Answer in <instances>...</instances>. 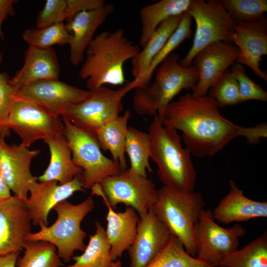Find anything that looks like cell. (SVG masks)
<instances>
[{"instance_id": "6da1fadb", "label": "cell", "mask_w": 267, "mask_h": 267, "mask_svg": "<svg viewBox=\"0 0 267 267\" xmlns=\"http://www.w3.org/2000/svg\"><path fill=\"white\" fill-rule=\"evenodd\" d=\"M161 123L182 133V139L197 157H212L236 137L244 136L246 128L224 118L209 95L193 96L188 93L171 102Z\"/></svg>"}, {"instance_id": "7a4b0ae2", "label": "cell", "mask_w": 267, "mask_h": 267, "mask_svg": "<svg viewBox=\"0 0 267 267\" xmlns=\"http://www.w3.org/2000/svg\"><path fill=\"white\" fill-rule=\"evenodd\" d=\"M139 46L130 41L124 30L105 31L97 35L88 45L87 58L79 72L87 79L89 90H95L105 84L123 85L126 81L124 63L140 51Z\"/></svg>"}, {"instance_id": "3957f363", "label": "cell", "mask_w": 267, "mask_h": 267, "mask_svg": "<svg viewBox=\"0 0 267 267\" xmlns=\"http://www.w3.org/2000/svg\"><path fill=\"white\" fill-rule=\"evenodd\" d=\"M148 133L152 143L150 158L157 166V174L164 186L182 192L194 191L197 172L191 153L181 145L178 131L163 126L156 115Z\"/></svg>"}, {"instance_id": "277c9868", "label": "cell", "mask_w": 267, "mask_h": 267, "mask_svg": "<svg viewBox=\"0 0 267 267\" xmlns=\"http://www.w3.org/2000/svg\"><path fill=\"white\" fill-rule=\"evenodd\" d=\"M179 56L170 54L156 69L154 81L144 88H137L133 96V107L139 115H157L161 121L165 109L183 89H194L198 74L192 65L179 64Z\"/></svg>"}, {"instance_id": "5b68a950", "label": "cell", "mask_w": 267, "mask_h": 267, "mask_svg": "<svg viewBox=\"0 0 267 267\" xmlns=\"http://www.w3.org/2000/svg\"><path fill=\"white\" fill-rule=\"evenodd\" d=\"M204 205L200 192H182L163 186L158 189L151 209L170 233L181 241L186 252L196 257L194 228Z\"/></svg>"}, {"instance_id": "8992f818", "label": "cell", "mask_w": 267, "mask_h": 267, "mask_svg": "<svg viewBox=\"0 0 267 267\" xmlns=\"http://www.w3.org/2000/svg\"><path fill=\"white\" fill-rule=\"evenodd\" d=\"M94 207V201L91 196L77 205L63 200L53 208L57 215L55 222L49 226L40 225L41 229L29 233L26 241H44L51 243L56 247L59 258L68 263L76 250L84 252L85 250L84 240L87 233L81 228V223Z\"/></svg>"}, {"instance_id": "52a82bcc", "label": "cell", "mask_w": 267, "mask_h": 267, "mask_svg": "<svg viewBox=\"0 0 267 267\" xmlns=\"http://www.w3.org/2000/svg\"><path fill=\"white\" fill-rule=\"evenodd\" d=\"M62 120L63 134L71 148L72 161L83 170L80 175L84 188H91L103 178L122 171L117 163L102 153L93 133Z\"/></svg>"}, {"instance_id": "ba28073f", "label": "cell", "mask_w": 267, "mask_h": 267, "mask_svg": "<svg viewBox=\"0 0 267 267\" xmlns=\"http://www.w3.org/2000/svg\"><path fill=\"white\" fill-rule=\"evenodd\" d=\"M187 12L195 20L196 31L191 48L178 61L183 67L192 66L194 56L206 46L219 42L231 43L236 25L220 0H191Z\"/></svg>"}, {"instance_id": "9c48e42d", "label": "cell", "mask_w": 267, "mask_h": 267, "mask_svg": "<svg viewBox=\"0 0 267 267\" xmlns=\"http://www.w3.org/2000/svg\"><path fill=\"white\" fill-rule=\"evenodd\" d=\"M134 89L132 81L117 89L104 86L90 91L82 100L69 106L61 115L74 126L93 133L105 123L120 115L123 110V98Z\"/></svg>"}, {"instance_id": "30bf717a", "label": "cell", "mask_w": 267, "mask_h": 267, "mask_svg": "<svg viewBox=\"0 0 267 267\" xmlns=\"http://www.w3.org/2000/svg\"><path fill=\"white\" fill-rule=\"evenodd\" d=\"M91 195L101 197L112 208L120 204L134 208L139 217L146 214L156 200L158 190L147 177L128 170L107 177L91 188Z\"/></svg>"}, {"instance_id": "8fae6325", "label": "cell", "mask_w": 267, "mask_h": 267, "mask_svg": "<svg viewBox=\"0 0 267 267\" xmlns=\"http://www.w3.org/2000/svg\"><path fill=\"white\" fill-rule=\"evenodd\" d=\"M246 233L240 224L226 228L215 220L212 211L204 209L194 228L196 258L214 267H219L228 255L238 249L239 238Z\"/></svg>"}, {"instance_id": "7c38bea8", "label": "cell", "mask_w": 267, "mask_h": 267, "mask_svg": "<svg viewBox=\"0 0 267 267\" xmlns=\"http://www.w3.org/2000/svg\"><path fill=\"white\" fill-rule=\"evenodd\" d=\"M9 127L20 137L21 144L30 147L39 139L63 134L64 124L54 115L31 101L17 97L11 108Z\"/></svg>"}, {"instance_id": "4fadbf2b", "label": "cell", "mask_w": 267, "mask_h": 267, "mask_svg": "<svg viewBox=\"0 0 267 267\" xmlns=\"http://www.w3.org/2000/svg\"><path fill=\"white\" fill-rule=\"evenodd\" d=\"M90 92L59 79H47L21 87L17 90L16 94L20 98L35 103L54 115L61 116L67 107L82 100Z\"/></svg>"}, {"instance_id": "5bb4252c", "label": "cell", "mask_w": 267, "mask_h": 267, "mask_svg": "<svg viewBox=\"0 0 267 267\" xmlns=\"http://www.w3.org/2000/svg\"><path fill=\"white\" fill-rule=\"evenodd\" d=\"M239 54L237 46L223 42L211 44L200 50L192 61L198 80L191 95L194 97L207 95L211 87L235 62Z\"/></svg>"}, {"instance_id": "9a60e30c", "label": "cell", "mask_w": 267, "mask_h": 267, "mask_svg": "<svg viewBox=\"0 0 267 267\" xmlns=\"http://www.w3.org/2000/svg\"><path fill=\"white\" fill-rule=\"evenodd\" d=\"M40 153L20 144H8L4 140L0 149V170L3 179L14 195L26 202L28 194L37 177L30 170L32 160Z\"/></svg>"}, {"instance_id": "2e32d148", "label": "cell", "mask_w": 267, "mask_h": 267, "mask_svg": "<svg viewBox=\"0 0 267 267\" xmlns=\"http://www.w3.org/2000/svg\"><path fill=\"white\" fill-rule=\"evenodd\" d=\"M32 222L25 202L15 195L0 201V256L24 249Z\"/></svg>"}, {"instance_id": "e0dca14e", "label": "cell", "mask_w": 267, "mask_h": 267, "mask_svg": "<svg viewBox=\"0 0 267 267\" xmlns=\"http://www.w3.org/2000/svg\"><path fill=\"white\" fill-rule=\"evenodd\" d=\"M171 236L150 208L139 217L134 240L128 249L130 267H145L163 249Z\"/></svg>"}, {"instance_id": "ac0fdd59", "label": "cell", "mask_w": 267, "mask_h": 267, "mask_svg": "<svg viewBox=\"0 0 267 267\" xmlns=\"http://www.w3.org/2000/svg\"><path fill=\"white\" fill-rule=\"evenodd\" d=\"M240 54L235 63L249 67L261 79L267 82V74L260 68L262 57L267 55V18L255 22L236 24L230 39Z\"/></svg>"}, {"instance_id": "d6986e66", "label": "cell", "mask_w": 267, "mask_h": 267, "mask_svg": "<svg viewBox=\"0 0 267 267\" xmlns=\"http://www.w3.org/2000/svg\"><path fill=\"white\" fill-rule=\"evenodd\" d=\"M57 183L54 180L35 181L31 185L30 196L26 204L35 225L47 226L49 213L56 204L67 200L76 191H84L80 174L68 183Z\"/></svg>"}, {"instance_id": "ffe728a7", "label": "cell", "mask_w": 267, "mask_h": 267, "mask_svg": "<svg viewBox=\"0 0 267 267\" xmlns=\"http://www.w3.org/2000/svg\"><path fill=\"white\" fill-rule=\"evenodd\" d=\"M114 10L112 4L105 3L95 9L80 12L67 20L65 26L71 36L69 59L72 65L76 66L82 61L97 29Z\"/></svg>"}, {"instance_id": "44dd1931", "label": "cell", "mask_w": 267, "mask_h": 267, "mask_svg": "<svg viewBox=\"0 0 267 267\" xmlns=\"http://www.w3.org/2000/svg\"><path fill=\"white\" fill-rule=\"evenodd\" d=\"M229 187L228 193L212 211L216 221L229 224L267 217V201H257L247 198L231 179L229 181Z\"/></svg>"}, {"instance_id": "7402d4cb", "label": "cell", "mask_w": 267, "mask_h": 267, "mask_svg": "<svg viewBox=\"0 0 267 267\" xmlns=\"http://www.w3.org/2000/svg\"><path fill=\"white\" fill-rule=\"evenodd\" d=\"M60 70L56 53L52 47L29 46L23 67L10 79L17 90L30 83L47 79H59Z\"/></svg>"}, {"instance_id": "603a6c76", "label": "cell", "mask_w": 267, "mask_h": 267, "mask_svg": "<svg viewBox=\"0 0 267 267\" xmlns=\"http://www.w3.org/2000/svg\"><path fill=\"white\" fill-rule=\"evenodd\" d=\"M104 204L108 208L105 232L111 246L112 260L115 262L133 243L139 217L132 207H128L123 212H116L108 203Z\"/></svg>"}, {"instance_id": "cb8c5ba5", "label": "cell", "mask_w": 267, "mask_h": 267, "mask_svg": "<svg viewBox=\"0 0 267 267\" xmlns=\"http://www.w3.org/2000/svg\"><path fill=\"white\" fill-rule=\"evenodd\" d=\"M44 141L49 147L50 159L43 174L37 177L39 181L54 180L63 184L82 172V169L72 161L71 149L63 134L47 137Z\"/></svg>"}, {"instance_id": "d4e9b609", "label": "cell", "mask_w": 267, "mask_h": 267, "mask_svg": "<svg viewBox=\"0 0 267 267\" xmlns=\"http://www.w3.org/2000/svg\"><path fill=\"white\" fill-rule=\"evenodd\" d=\"M130 117L131 112L128 110L93 132L101 149L104 151H110L113 160L119 165L122 171L128 167L125 143Z\"/></svg>"}, {"instance_id": "484cf974", "label": "cell", "mask_w": 267, "mask_h": 267, "mask_svg": "<svg viewBox=\"0 0 267 267\" xmlns=\"http://www.w3.org/2000/svg\"><path fill=\"white\" fill-rule=\"evenodd\" d=\"M191 0H162L143 6L139 10L141 32L139 45L143 48L158 27L171 17L187 11Z\"/></svg>"}, {"instance_id": "4316f807", "label": "cell", "mask_w": 267, "mask_h": 267, "mask_svg": "<svg viewBox=\"0 0 267 267\" xmlns=\"http://www.w3.org/2000/svg\"><path fill=\"white\" fill-rule=\"evenodd\" d=\"M183 14L171 17L161 23L143 49L132 59L134 80L138 79L147 71L152 60L178 27Z\"/></svg>"}, {"instance_id": "83f0119b", "label": "cell", "mask_w": 267, "mask_h": 267, "mask_svg": "<svg viewBox=\"0 0 267 267\" xmlns=\"http://www.w3.org/2000/svg\"><path fill=\"white\" fill-rule=\"evenodd\" d=\"M151 152L152 143L148 133L132 126L128 127L125 152L128 155L130 161L129 172L147 177V171L149 173L153 172L149 162Z\"/></svg>"}, {"instance_id": "f1b7e54d", "label": "cell", "mask_w": 267, "mask_h": 267, "mask_svg": "<svg viewBox=\"0 0 267 267\" xmlns=\"http://www.w3.org/2000/svg\"><path fill=\"white\" fill-rule=\"evenodd\" d=\"M95 233L89 237V243L84 253L72 258L75 263L64 267H111L114 261L111 255V246L105 229L101 224L95 222Z\"/></svg>"}, {"instance_id": "f546056e", "label": "cell", "mask_w": 267, "mask_h": 267, "mask_svg": "<svg viewBox=\"0 0 267 267\" xmlns=\"http://www.w3.org/2000/svg\"><path fill=\"white\" fill-rule=\"evenodd\" d=\"M192 18L187 11L184 13L182 19L174 32L151 63L147 71L141 77L132 83L134 89L144 88L150 83L153 73L159 65L185 40L191 37Z\"/></svg>"}, {"instance_id": "4dcf8cb0", "label": "cell", "mask_w": 267, "mask_h": 267, "mask_svg": "<svg viewBox=\"0 0 267 267\" xmlns=\"http://www.w3.org/2000/svg\"><path fill=\"white\" fill-rule=\"evenodd\" d=\"M219 267H267V232L228 255Z\"/></svg>"}, {"instance_id": "1f68e13d", "label": "cell", "mask_w": 267, "mask_h": 267, "mask_svg": "<svg viewBox=\"0 0 267 267\" xmlns=\"http://www.w3.org/2000/svg\"><path fill=\"white\" fill-rule=\"evenodd\" d=\"M145 267H214L190 256L183 245L172 235L170 240Z\"/></svg>"}, {"instance_id": "d6a6232c", "label": "cell", "mask_w": 267, "mask_h": 267, "mask_svg": "<svg viewBox=\"0 0 267 267\" xmlns=\"http://www.w3.org/2000/svg\"><path fill=\"white\" fill-rule=\"evenodd\" d=\"M22 257L18 258L17 267H60L61 265L56 247L44 241H26Z\"/></svg>"}, {"instance_id": "836d02e7", "label": "cell", "mask_w": 267, "mask_h": 267, "mask_svg": "<svg viewBox=\"0 0 267 267\" xmlns=\"http://www.w3.org/2000/svg\"><path fill=\"white\" fill-rule=\"evenodd\" d=\"M84 8L81 0H47L37 16L36 27L43 28L64 22Z\"/></svg>"}, {"instance_id": "e575fe53", "label": "cell", "mask_w": 267, "mask_h": 267, "mask_svg": "<svg viewBox=\"0 0 267 267\" xmlns=\"http://www.w3.org/2000/svg\"><path fill=\"white\" fill-rule=\"evenodd\" d=\"M22 37L29 46L46 48L55 44H69L71 36L65 24L60 22L43 28L26 29Z\"/></svg>"}, {"instance_id": "d590c367", "label": "cell", "mask_w": 267, "mask_h": 267, "mask_svg": "<svg viewBox=\"0 0 267 267\" xmlns=\"http://www.w3.org/2000/svg\"><path fill=\"white\" fill-rule=\"evenodd\" d=\"M225 10L236 24L257 22L265 17L267 0H220Z\"/></svg>"}, {"instance_id": "8d00e7d4", "label": "cell", "mask_w": 267, "mask_h": 267, "mask_svg": "<svg viewBox=\"0 0 267 267\" xmlns=\"http://www.w3.org/2000/svg\"><path fill=\"white\" fill-rule=\"evenodd\" d=\"M210 89L209 95L214 99L219 107L240 103L238 84L230 70H226Z\"/></svg>"}, {"instance_id": "74e56055", "label": "cell", "mask_w": 267, "mask_h": 267, "mask_svg": "<svg viewBox=\"0 0 267 267\" xmlns=\"http://www.w3.org/2000/svg\"><path fill=\"white\" fill-rule=\"evenodd\" d=\"M2 54H0V64ZM10 78L6 72H0V137L10 135L8 120L12 106L18 97L17 89L11 85Z\"/></svg>"}, {"instance_id": "f35d334b", "label": "cell", "mask_w": 267, "mask_h": 267, "mask_svg": "<svg viewBox=\"0 0 267 267\" xmlns=\"http://www.w3.org/2000/svg\"><path fill=\"white\" fill-rule=\"evenodd\" d=\"M231 66L238 84L240 103L252 99L267 101V92L248 76L243 65L234 63Z\"/></svg>"}, {"instance_id": "ab89813d", "label": "cell", "mask_w": 267, "mask_h": 267, "mask_svg": "<svg viewBox=\"0 0 267 267\" xmlns=\"http://www.w3.org/2000/svg\"><path fill=\"white\" fill-rule=\"evenodd\" d=\"M267 136V125L264 122L254 127H248L245 137L247 142L251 144H256L260 142V138Z\"/></svg>"}, {"instance_id": "60d3db41", "label": "cell", "mask_w": 267, "mask_h": 267, "mask_svg": "<svg viewBox=\"0 0 267 267\" xmlns=\"http://www.w3.org/2000/svg\"><path fill=\"white\" fill-rule=\"evenodd\" d=\"M17 1L16 0H0V39L2 40H4V34L1 29L2 23L8 16L15 15L13 5Z\"/></svg>"}, {"instance_id": "b9f144b4", "label": "cell", "mask_w": 267, "mask_h": 267, "mask_svg": "<svg viewBox=\"0 0 267 267\" xmlns=\"http://www.w3.org/2000/svg\"><path fill=\"white\" fill-rule=\"evenodd\" d=\"M20 252L0 256V267H15Z\"/></svg>"}, {"instance_id": "7bdbcfd3", "label": "cell", "mask_w": 267, "mask_h": 267, "mask_svg": "<svg viewBox=\"0 0 267 267\" xmlns=\"http://www.w3.org/2000/svg\"><path fill=\"white\" fill-rule=\"evenodd\" d=\"M3 141L0 144V149ZM11 196L10 190L6 184L0 170V201L6 200Z\"/></svg>"}, {"instance_id": "ee69618b", "label": "cell", "mask_w": 267, "mask_h": 267, "mask_svg": "<svg viewBox=\"0 0 267 267\" xmlns=\"http://www.w3.org/2000/svg\"><path fill=\"white\" fill-rule=\"evenodd\" d=\"M122 262L119 260H117V261L114 262L113 265L111 267H122Z\"/></svg>"}, {"instance_id": "f6af8a7d", "label": "cell", "mask_w": 267, "mask_h": 267, "mask_svg": "<svg viewBox=\"0 0 267 267\" xmlns=\"http://www.w3.org/2000/svg\"><path fill=\"white\" fill-rule=\"evenodd\" d=\"M4 140V138L0 137V144L2 142V141Z\"/></svg>"}]
</instances>
